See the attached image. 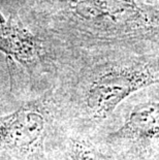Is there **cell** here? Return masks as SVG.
Masks as SVG:
<instances>
[{"label":"cell","instance_id":"cell-1","mask_svg":"<svg viewBox=\"0 0 159 160\" xmlns=\"http://www.w3.org/2000/svg\"><path fill=\"white\" fill-rule=\"evenodd\" d=\"M84 94L87 112L104 119L133 92L159 83V70L138 62H107L91 65Z\"/></svg>","mask_w":159,"mask_h":160},{"label":"cell","instance_id":"cell-2","mask_svg":"<svg viewBox=\"0 0 159 160\" xmlns=\"http://www.w3.org/2000/svg\"><path fill=\"white\" fill-rule=\"evenodd\" d=\"M0 52L9 63H18L29 72L53 67L45 43L37 37L18 15L11 13L8 19L0 12Z\"/></svg>","mask_w":159,"mask_h":160},{"label":"cell","instance_id":"cell-3","mask_svg":"<svg viewBox=\"0 0 159 160\" xmlns=\"http://www.w3.org/2000/svg\"><path fill=\"white\" fill-rule=\"evenodd\" d=\"M47 124L42 104L23 105L11 114L0 116V145L16 151H30L42 141Z\"/></svg>","mask_w":159,"mask_h":160},{"label":"cell","instance_id":"cell-4","mask_svg":"<svg viewBox=\"0 0 159 160\" xmlns=\"http://www.w3.org/2000/svg\"><path fill=\"white\" fill-rule=\"evenodd\" d=\"M158 134L159 101H151L137 105L115 135L117 138H150Z\"/></svg>","mask_w":159,"mask_h":160},{"label":"cell","instance_id":"cell-5","mask_svg":"<svg viewBox=\"0 0 159 160\" xmlns=\"http://www.w3.org/2000/svg\"><path fill=\"white\" fill-rule=\"evenodd\" d=\"M76 154L77 160H109L95 151V149L85 144H77Z\"/></svg>","mask_w":159,"mask_h":160}]
</instances>
